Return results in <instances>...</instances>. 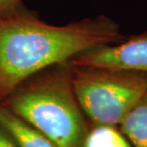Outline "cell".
I'll return each instance as SVG.
<instances>
[{
	"label": "cell",
	"instance_id": "6da1fadb",
	"mask_svg": "<svg viewBox=\"0 0 147 147\" xmlns=\"http://www.w3.org/2000/svg\"><path fill=\"white\" fill-rule=\"evenodd\" d=\"M123 39L119 24L104 16L63 26L22 11L0 17V102L42 70Z\"/></svg>",
	"mask_w": 147,
	"mask_h": 147
},
{
	"label": "cell",
	"instance_id": "52a82bcc",
	"mask_svg": "<svg viewBox=\"0 0 147 147\" xmlns=\"http://www.w3.org/2000/svg\"><path fill=\"white\" fill-rule=\"evenodd\" d=\"M83 147H132L128 140L116 126L94 125L88 131Z\"/></svg>",
	"mask_w": 147,
	"mask_h": 147
},
{
	"label": "cell",
	"instance_id": "5b68a950",
	"mask_svg": "<svg viewBox=\"0 0 147 147\" xmlns=\"http://www.w3.org/2000/svg\"><path fill=\"white\" fill-rule=\"evenodd\" d=\"M0 127L19 147H57L36 128L0 103Z\"/></svg>",
	"mask_w": 147,
	"mask_h": 147
},
{
	"label": "cell",
	"instance_id": "8992f818",
	"mask_svg": "<svg viewBox=\"0 0 147 147\" xmlns=\"http://www.w3.org/2000/svg\"><path fill=\"white\" fill-rule=\"evenodd\" d=\"M119 126L132 147H147V92L129 110Z\"/></svg>",
	"mask_w": 147,
	"mask_h": 147
},
{
	"label": "cell",
	"instance_id": "277c9868",
	"mask_svg": "<svg viewBox=\"0 0 147 147\" xmlns=\"http://www.w3.org/2000/svg\"><path fill=\"white\" fill-rule=\"evenodd\" d=\"M76 67L127 70L147 74V33L91 50L70 61Z\"/></svg>",
	"mask_w": 147,
	"mask_h": 147
},
{
	"label": "cell",
	"instance_id": "3957f363",
	"mask_svg": "<svg viewBox=\"0 0 147 147\" xmlns=\"http://www.w3.org/2000/svg\"><path fill=\"white\" fill-rule=\"evenodd\" d=\"M70 71L79 107L94 125H119L147 92L144 73L71 64Z\"/></svg>",
	"mask_w": 147,
	"mask_h": 147
},
{
	"label": "cell",
	"instance_id": "30bf717a",
	"mask_svg": "<svg viewBox=\"0 0 147 147\" xmlns=\"http://www.w3.org/2000/svg\"><path fill=\"white\" fill-rule=\"evenodd\" d=\"M146 33H147V32H146Z\"/></svg>",
	"mask_w": 147,
	"mask_h": 147
},
{
	"label": "cell",
	"instance_id": "ba28073f",
	"mask_svg": "<svg viewBox=\"0 0 147 147\" xmlns=\"http://www.w3.org/2000/svg\"><path fill=\"white\" fill-rule=\"evenodd\" d=\"M21 0H0V17L10 16L19 13Z\"/></svg>",
	"mask_w": 147,
	"mask_h": 147
},
{
	"label": "cell",
	"instance_id": "9c48e42d",
	"mask_svg": "<svg viewBox=\"0 0 147 147\" xmlns=\"http://www.w3.org/2000/svg\"><path fill=\"white\" fill-rule=\"evenodd\" d=\"M0 147H19L2 127H0Z\"/></svg>",
	"mask_w": 147,
	"mask_h": 147
},
{
	"label": "cell",
	"instance_id": "7a4b0ae2",
	"mask_svg": "<svg viewBox=\"0 0 147 147\" xmlns=\"http://www.w3.org/2000/svg\"><path fill=\"white\" fill-rule=\"evenodd\" d=\"M0 103L57 147H83L89 130L74 93L70 63L26 80Z\"/></svg>",
	"mask_w": 147,
	"mask_h": 147
}]
</instances>
